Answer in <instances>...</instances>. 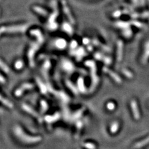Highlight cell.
Returning <instances> with one entry per match:
<instances>
[{"label": "cell", "mask_w": 149, "mask_h": 149, "mask_svg": "<svg viewBox=\"0 0 149 149\" xmlns=\"http://www.w3.org/2000/svg\"><path fill=\"white\" fill-rule=\"evenodd\" d=\"M14 132L20 140L26 144H35V143H37L42 140V137L40 136L33 137V136L26 135V134L24 132L21 127L19 126H16L14 127Z\"/></svg>", "instance_id": "cell-1"}, {"label": "cell", "mask_w": 149, "mask_h": 149, "mask_svg": "<svg viewBox=\"0 0 149 149\" xmlns=\"http://www.w3.org/2000/svg\"><path fill=\"white\" fill-rule=\"evenodd\" d=\"M28 26L27 24L16 25V26H2L1 34L3 32L5 33H17V32H23L26 31L28 28Z\"/></svg>", "instance_id": "cell-2"}, {"label": "cell", "mask_w": 149, "mask_h": 149, "mask_svg": "<svg viewBox=\"0 0 149 149\" xmlns=\"http://www.w3.org/2000/svg\"><path fill=\"white\" fill-rule=\"evenodd\" d=\"M59 1H60L61 4H62V8H63V12H65V14H66L67 17L68 18V19H69V21H70L71 24H75V21L74 20V18L73 17L72 14H71V12H70V8L68 6V4H67V1L66 0H59Z\"/></svg>", "instance_id": "cell-3"}, {"label": "cell", "mask_w": 149, "mask_h": 149, "mask_svg": "<svg viewBox=\"0 0 149 149\" xmlns=\"http://www.w3.org/2000/svg\"><path fill=\"white\" fill-rule=\"evenodd\" d=\"M130 106H131L132 111L134 118H135L136 120H139V119L140 118V112L139 111L137 103V102L135 101V100H132L131 102H130Z\"/></svg>", "instance_id": "cell-4"}, {"label": "cell", "mask_w": 149, "mask_h": 149, "mask_svg": "<svg viewBox=\"0 0 149 149\" xmlns=\"http://www.w3.org/2000/svg\"><path fill=\"white\" fill-rule=\"evenodd\" d=\"M33 88H34V85L32 84L24 83L22 85L21 87H19L18 89H16L14 94H15L16 96L19 97V96H21L22 95V93H24L25 90H26V89H30Z\"/></svg>", "instance_id": "cell-5"}, {"label": "cell", "mask_w": 149, "mask_h": 149, "mask_svg": "<svg viewBox=\"0 0 149 149\" xmlns=\"http://www.w3.org/2000/svg\"><path fill=\"white\" fill-rule=\"evenodd\" d=\"M103 70L104 72L106 73L107 74H108V75H109L110 77H111V78L116 81V82L118 83L119 84L121 83H122L121 78H120V77H119L116 73L112 71V70H111L110 69L107 68V67H103Z\"/></svg>", "instance_id": "cell-6"}, {"label": "cell", "mask_w": 149, "mask_h": 149, "mask_svg": "<svg viewBox=\"0 0 149 149\" xmlns=\"http://www.w3.org/2000/svg\"><path fill=\"white\" fill-rule=\"evenodd\" d=\"M22 108L24 109V111H25L26 112H28V113L32 115V116H34V117L37 118V117L39 116L38 114H37V112L34 111V110L32 108H31L30 106H28V104H23L22 105Z\"/></svg>", "instance_id": "cell-7"}, {"label": "cell", "mask_w": 149, "mask_h": 149, "mask_svg": "<svg viewBox=\"0 0 149 149\" xmlns=\"http://www.w3.org/2000/svg\"><path fill=\"white\" fill-rule=\"evenodd\" d=\"M60 115L59 112H57V113L54 114L52 116H47L45 118V120H46L48 123H52L53 122L56 121L58 119L60 118Z\"/></svg>", "instance_id": "cell-8"}, {"label": "cell", "mask_w": 149, "mask_h": 149, "mask_svg": "<svg viewBox=\"0 0 149 149\" xmlns=\"http://www.w3.org/2000/svg\"><path fill=\"white\" fill-rule=\"evenodd\" d=\"M50 62L49 61H46L42 67V73L44 74V77L47 78L48 77L47 74H48V71L50 69Z\"/></svg>", "instance_id": "cell-9"}, {"label": "cell", "mask_w": 149, "mask_h": 149, "mask_svg": "<svg viewBox=\"0 0 149 149\" xmlns=\"http://www.w3.org/2000/svg\"><path fill=\"white\" fill-rule=\"evenodd\" d=\"M149 143V136L147 137V138H145L144 140H143L137 142V144L135 145L134 147H135V149H140V148L143 147L145 146V145H147Z\"/></svg>", "instance_id": "cell-10"}, {"label": "cell", "mask_w": 149, "mask_h": 149, "mask_svg": "<svg viewBox=\"0 0 149 149\" xmlns=\"http://www.w3.org/2000/svg\"><path fill=\"white\" fill-rule=\"evenodd\" d=\"M33 10H34L35 12H36L38 14H40L41 16H47V14H48V12H47V11H45V10H44V9L38 7V6L33 7Z\"/></svg>", "instance_id": "cell-11"}, {"label": "cell", "mask_w": 149, "mask_h": 149, "mask_svg": "<svg viewBox=\"0 0 149 149\" xmlns=\"http://www.w3.org/2000/svg\"><path fill=\"white\" fill-rule=\"evenodd\" d=\"M78 89H79V91L81 93H84L85 91V85H84V81L83 78L80 77V78H78Z\"/></svg>", "instance_id": "cell-12"}, {"label": "cell", "mask_w": 149, "mask_h": 149, "mask_svg": "<svg viewBox=\"0 0 149 149\" xmlns=\"http://www.w3.org/2000/svg\"><path fill=\"white\" fill-rule=\"evenodd\" d=\"M36 81H37V85H38L42 93L43 94H45V93H47V91L46 86H45V85L42 82L41 80H40L39 78H37V80Z\"/></svg>", "instance_id": "cell-13"}, {"label": "cell", "mask_w": 149, "mask_h": 149, "mask_svg": "<svg viewBox=\"0 0 149 149\" xmlns=\"http://www.w3.org/2000/svg\"><path fill=\"white\" fill-rule=\"evenodd\" d=\"M119 127V124L118 122H114L112 124L110 127V132L111 134H115L116 133L118 130V129Z\"/></svg>", "instance_id": "cell-14"}, {"label": "cell", "mask_w": 149, "mask_h": 149, "mask_svg": "<svg viewBox=\"0 0 149 149\" xmlns=\"http://www.w3.org/2000/svg\"><path fill=\"white\" fill-rule=\"evenodd\" d=\"M0 99H1V103L6 107H8V108H13V104H12V103H11V102H10V101H8L7 99L4 98L2 95L1 96V98H0Z\"/></svg>", "instance_id": "cell-15"}, {"label": "cell", "mask_w": 149, "mask_h": 149, "mask_svg": "<svg viewBox=\"0 0 149 149\" xmlns=\"http://www.w3.org/2000/svg\"><path fill=\"white\" fill-rule=\"evenodd\" d=\"M40 104H41V111L42 113L46 112L47 110H48L49 106L48 104L47 103V102L44 100H42L40 101Z\"/></svg>", "instance_id": "cell-16"}, {"label": "cell", "mask_w": 149, "mask_h": 149, "mask_svg": "<svg viewBox=\"0 0 149 149\" xmlns=\"http://www.w3.org/2000/svg\"><path fill=\"white\" fill-rule=\"evenodd\" d=\"M83 146L87 149H96V147L94 144L89 143V142H86V143H83Z\"/></svg>", "instance_id": "cell-17"}, {"label": "cell", "mask_w": 149, "mask_h": 149, "mask_svg": "<svg viewBox=\"0 0 149 149\" xmlns=\"http://www.w3.org/2000/svg\"><path fill=\"white\" fill-rule=\"evenodd\" d=\"M1 68L2 70L4 71L6 73H8L9 71H10V69H9L8 67L6 65V64L3 63V60H1Z\"/></svg>", "instance_id": "cell-18"}, {"label": "cell", "mask_w": 149, "mask_h": 149, "mask_svg": "<svg viewBox=\"0 0 149 149\" xmlns=\"http://www.w3.org/2000/svg\"><path fill=\"white\" fill-rule=\"evenodd\" d=\"M24 63L23 62L21 61V60H18L15 63V65H14V67L17 70H20L23 67Z\"/></svg>", "instance_id": "cell-19"}, {"label": "cell", "mask_w": 149, "mask_h": 149, "mask_svg": "<svg viewBox=\"0 0 149 149\" xmlns=\"http://www.w3.org/2000/svg\"><path fill=\"white\" fill-rule=\"evenodd\" d=\"M106 108L109 111H113L116 108V105L113 102H109L107 104Z\"/></svg>", "instance_id": "cell-20"}, {"label": "cell", "mask_w": 149, "mask_h": 149, "mask_svg": "<svg viewBox=\"0 0 149 149\" xmlns=\"http://www.w3.org/2000/svg\"><path fill=\"white\" fill-rule=\"evenodd\" d=\"M58 94H59V97L62 99V100H63V101H69V98H68V96L66 95V94H64L63 93H61V92H60V93H58Z\"/></svg>", "instance_id": "cell-21"}, {"label": "cell", "mask_w": 149, "mask_h": 149, "mask_svg": "<svg viewBox=\"0 0 149 149\" xmlns=\"http://www.w3.org/2000/svg\"><path fill=\"white\" fill-rule=\"evenodd\" d=\"M84 109H85V108H82L81 109H79V111H77V112H76L75 114V115H74V118H76V119H77V118H79V117L81 116V114H83V112Z\"/></svg>", "instance_id": "cell-22"}, {"label": "cell", "mask_w": 149, "mask_h": 149, "mask_svg": "<svg viewBox=\"0 0 149 149\" xmlns=\"http://www.w3.org/2000/svg\"><path fill=\"white\" fill-rule=\"evenodd\" d=\"M122 72H123V73L124 74L126 77H128V78H132V73L130 71H129V70H126V69H123V70H122Z\"/></svg>", "instance_id": "cell-23"}, {"label": "cell", "mask_w": 149, "mask_h": 149, "mask_svg": "<svg viewBox=\"0 0 149 149\" xmlns=\"http://www.w3.org/2000/svg\"><path fill=\"white\" fill-rule=\"evenodd\" d=\"M67 85H68V86H69V88H70V89H71V91H72L74 93H75V94H77V90L76 89V88L74 87L73 85V84H71V83H69V82H67Z\"/></svg>", "instance_id": "cell-24"}, {"label": "cell", "mask_w": 149, "mask_h": 149, "mask_svg": "<svg viewBox=\"0 0 149 149\" xmlns=\"http://www.w3.org/2000/svg\"><path fill=\"white\" fill-rule=\"evenodd\" d=\"M82 126H83V123L81 121H78L77 123V129H78V133L79 130L80 131L81 129Z\"/></svg>", "instance_id": "cell-25"}, {"label": "cell", "mask_w": 149, "mask_h": 149, "mask_svg": "<svg viewBox=\"0 0 149 149\" xmlns=\"http://www.w3.org/2000/svg\"><path fill=\"white\" fill-rule=\"evenodd\" d=\"M1 83L2 84H4L6 83V79H4V78L2 75H1Z\"/></svg>", "instance_id": "cell-26"}]
</instances>
